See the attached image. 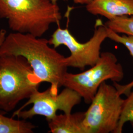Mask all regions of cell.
Listing matches in <instances>:
<instances>
[{
  "mask_svg": "<svg viewBox=\"0 0 133 133\" xmlns=\"http://www.w3.org/2000/svg\"><path fill=\"white\" fill-rule=\"evenodd\" d=\"M48 39L29 34L13 32L6 35L0 48V55L24 57L41 82L50 84L53 93L63 86L68 66L66 57L51 48Z\"/></svg>",
  "mask_w": 133,
  "mask_h": 133,
  "instance_id": "6da1fadb",
  "label": "cell"
},
{
  "mask_svg": "<svg viewBox=\"0 0 133 133\" xmlns=\"http://www.w3.org/2000/svg\"><path fill=\"white\" fill-rule=\"evenodd\" d=\"M0 18L14 32L42 37L51 25L59 24L62 14L51 0H0Z\"/></svg>",
  "mask_w": 133,
  "mask_h": 133,
  "instance_id": "7a4b0ae2",
  "label": "cell"
},
{
  "mask_svg": "<svg viewBox=\"0 0 133 133\" xmlns=\"http://www.w3.org/2000/svg\"><path fill=\"white\" fill-rule=\"evenodd\" d=\"M41 83L24 57L0 55V109L12 111L38 89Z\"/></svg>",
  "mask_w": 133,
  "mask_h": 133,
  "instance_id": "3957f363",
  "label": "cell"
},
{
  "mask_svg": "<svg viewBox=\"0 0 133 133\" xmlns=\"http://www.w3.org/2000/svg\"><path fill=\"white\" fill-rule=\"evenodd\" d=\"M124 101L115 86L104 82L85 112V133H115Z\"/></svg>",
  "mask_w": 133,
  "mask_h": 133,
  "instance_id": "277c9868",
  "label": "cell"
},
{
  "mask_svg": "<svg viewBox=\"0 0 133 133\" xmlns=\"http://www.w3.org/2000/svg\"><path fill=\"white\" fill-rule=\"evenodd\" d=\"M124 76L123 69L114 53H101V58L95 65L78 74L67 72L63 86L78 93L86 104H90L100 85L107 81L118 82Z\"/></svg>",
  "mask_w": 133,
  "mask_h": 133,
  "instance_id": "5b68a950",
  "label": "cell"
},
{
  "mask_svg": "<svg viewBox=\"0 0 133 133\" xmlns=\"http://www.w3.org/2000/svg\"><path fill=\"white\" fill-rule=\"evenodd\" d=\"M108 38V28L102 20L97 19L92 37L85 43L79 42L68 28L59 27L53 32L48 43L55 48L65 45L70 51L66 57V66L83 70L86 66H92L101 58V49L103 43Z\"/></svg>",
  "mask_w": 133,
  "mask_h": 133,
  "instance_id": "8992f818",
  "label": "cell"
},
{
  "mask_svg": "<svg viewBox=\"0 0 133 133\" xmlns=\"http://www.w3.org/2000/svg\"><path fill=\"white\" fill-rule=\"evenodd\" d=\"M81 100L78 93L68 87L59 94L53 93L50 87L43 92L37 89L24 105L14 111L12 117L27 120L39 115L44 116L48 121L57 115L58 110L65 114H71L74 108L79 105Z\"/></svg>",
  "mask_w": 133,
  "mask_h": 133,
  "instance_id": "52a82bcc",
  "label": "cell"
},
{
  "mask_svg": "<svg viewBox=\"0 0 133 133\" xmlns=\"http://www.w3.org/2000/svg\"><path fill=\"white\" fill-rule=\"evenodd\" d=\"M87 11L108 20L117 17L133 15V0H93L86 5Z\"/></svg>",
  "mask_w": 133,
  "mask_h": 133,
  "instance_id": "ba28073f",
  "label": "cell"
},
{
  "mask_svg": "<svg viewBox=\"0 0 133 133\" xmlns=\"http://www.w3.org/2000/svg\"><path fill=\"white\" fill-rule=\"evenodd\" d=\"M85 112H77L70 114H57L48 121V133H85L83 121Z\"/></svg>",
  "mask_w": 133,
  "mask_h": 133,
  "instance_id": "9c48e42d",
  "label": "cell"
},
{
  "mask_svg": "<svg viewBox=\"0 0 133 133\" xmlns=\"http://www.w3.org/2000/svg\"><path fill=\"white\" fill-rule=\"evenodd\" d=\"M5 111L0 109V133H33L36 126L27 120L15 119L5 115Z\"/></svg>",
  "mask_w": 133,
  "mask_h": 133,
  "instance_id": "30bf717a",
  "label": "cell"
},
{
  "mask_svg": "<svg viewBox=\"0 0 133 133\" xmlns=\"http://www.w3.org/2000/svg\"><path fill=\"white\" fill-rule=\"evenodd\" d=\"M105 24L117 33L133 36V15L117 17L108 20Z\"/></svg>",
  "mask_w": 133,
  "mask_h": 133,
  "instance_id": "8fae6325",
  "label": "cell"
},
{
  "mask_svg": "<svg viewBox=\"0 0 133 133\" xmlns=\"http://www.w3.org/2000/svg\"><path fill=\"white\" fill-rule=\"evenodd\" d=\"M114 40L116 43H119L128 49L130 55L133 58V36L125 34L120 35L117 34L115 36ZM114 85L116 87L119 93L121 95H125L127 96L131 92V89L133 87V81L126 85H120L117 82H114Z\"/></svg>",
  "mask_w": 133,
  "mask_h": 133,
  "instance_id": "7c38bea8",
  "label": "cell"
},
{
  "mask_svg": "<svg viewBox=\"0 0 133 133\" xmlns=\"http://www.w3.org/2000/svg\"><path fill=\"white\" fill-rule=\"evenodd\" d=\"M129 122L133 128V90L124 99L121 115L115 133H121L124 126Z\"/></svg>",
  "mask_w": 133,
  "mask_h": 133,
  "instance_id": "4fadbf2b",
  "label": "cell"
},
{
  "mask_svg": "<svg viewBox=\"0 0 133 133\" xmlns=\"http://www.w3.org/2000/svg\"><path fill=\"white\" fill-rule=\"evenodd\" d=\"M6 36V31L5 29H2L0 30V48L4 42Z\"/></svg>",
  "mask_w": 133,
  "mask_h": 133,
  "instance_id": "5bb4252c",
  "label": "cell"
},
{
  "mask_svg": "<svg viewBox=\"0 0 133 133\" xmlns=\"http://www.w3.org/2000/svg\"><path fill=\"white\" fill-rule=\"evenodd\" d=\"M76 4L87 5L89 4L93 0H71Z\"/></svg>",
  "mask_w": 133,
  "mask_h": 133,
  "instance_id": "9a60e30c",
  "label": "cell"
},
{
  "mask_svg": "<svg viewBox=\"0 0 133 133\" xmlns=\"http://www.w3.org/2000/svg\"><path fill=\"white\" fill-rule=\"evenodd\" d=\"M51 1H52L53 3H55V4H57V2H58L59 1H60V0H51ZM63 1H64V0H63Z\"/></svg>",
  "mask_w": 133,
  "mask_h": 133,
  "instance_id": "2e32d148",
  "label": "cell"
}]
</instances>
